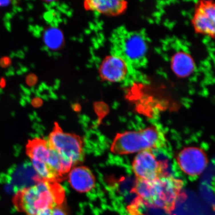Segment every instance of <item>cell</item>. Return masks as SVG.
Segmentation results:
<instances>
[{
	"label": "cell",
	"instance_id": "cell-1",
	"mask_svg": "<svg viewBox=\"0 0 215 215\" xmlns=\"http://www.w3.org/2000/svg\"><path fill=\"white\" fill-rule=\"evenodd\" d=\"M66 202L65 191L59 183L42 180L18 190L12 198L16 211L25 215H35Z\"/></svg>",
	"mask_w": 215,
	"mask_h": 215
},
{
	"label": "cell",
	"instance_id": "cell-2",
	"mask_svg": "<svg viewBox=\"0 0 215 215\" xmlns=\"http://www.w3.org/2000/svg\"><path fill=\"white\" fill-rule=\"evenodd\" d=\"M183 186L182 180L165 175L150 181L136 179L132 191L138 196L136 201L171 213L174 210Z\"/></svg>",
	"mask_w": 215,
	"mask_h": 215
},
{
	"label": "cell",
	"instance_id": "cell-3",
	"mask_svg": "<svg viewBox=\"0 0 215 215\" xmlns=\"http://www.w3.org/2000/svg\"><path fill=\"white\" fill-rule=\"evenodd\" d=\"M25 151L39 180L60 183L67 178L71 169L50 146L47 140L35 138L29 140Z\"/></svg>",
	"mask_w": 215,
	"mask_h": 215
},
{
	"label": "cell",
	"instance_id": "cell-4",
	"mask_svg": "<svg viewBox=\"0 0 215 215\" xmlns=\"http://www.w3.org/2000/svg\"><path fill=\"white\" fill-rule=\"evenodd\" d=\"M165 142L162 132L154 126H150L117 134L112 141L110 151L118 155L138 153L162 147Z\"/></svg>",
	"mask_w": 215,
	"mask_h": 215
},
{
	"label": "cell",
	"instance_id": "cell-5",
	"mask_svg": "<svg viewBox=\"0 0 215 215\" xmlns=\"http://www.w3.org/2000/svg\"><path fill=\"white\" fill-rule=\"evenodd\" d=\"M47 140L70 169L84 161L83 138L75 134L64 132L57 122L54 123Z\"/></svg>",
	"mask_w": 215,
	"mask_h": 215
},
{
	"label": "cell",
	"instance_id": "cell-6",
	"mask_svg": "<svg viewBox=\"0 0 215 215\" xmlns=\"http://www.w3.org/2000/svg\"><path fill=\"white\" fill-rule=\"evenodd\" d=\"M118 52L132 67L143 65L146 61L148 43L143 33L122 30L118 35Z\"/></svg>",
	"mask_w": 215,
	"mask_h": 215
},
{
	"label": "cell",
	"instance_id": "cell-7",
	"mask_svg": "<svg viewBox=\"0 0 215 215\" xmlns=\"http://www.w3.org/2000/svg\"><path fill=\"white\" fill-rule=\"evenodd\" d=\"M132 168L136 179L154 180L165 175L162 163L158 161L152 150L140 152L134 157Z\"/></svg>",
	"mask_w": 215,
	"mask_h": 215
},
{
	"label": "cell",
	"instance_id": "cell-8",
	"mask_svg": "<svg viewBox=\"0 0 215 215\" xmlns=\"http://www.w3.org/2000/svg\"><path fill=\"white\" fill-rule=\"evenodd\" d=\"M192 25L197 33L214 39L215 33V4L211 1H200L196 4Z\"/></svg>",
	"mask_w": 215,
	"mask_h": 215
},
{
	"label": "cell",
	"instance_id": "cell-9",
	"mask_svg": "<svg viewBox=\"0 0 215 215\" xmlns=\"http://www.w3.org/2000/svg\"><path fill=\"white\" fill-rule=\"evenodd\" d=\"M177 161L180 168L189 176H199L208 164L207 155L202 149L196 147H186L179 152Z\"/></svg>",
	"mask_w": 215,
	"mask_h": 215
},
{
	"label": "cell",
	"instance_id": "cell-10",
	"mask_svg": "<svg viewBox=\"0 0 215 215\" xmlns=\"http://www.w3.org/2000/svg\"><path fill=\"white\" fill-rule=\"evenodd\" d=\"M132 67L126 60L116 54L105 57L99 67L101 79L110 83H118L128 78Z\"/></svg>",
	"mask_w": 215,
	"mask_h": 215
},
{
	"label": "cell",
	"instance_id": "cell-11",
	"mask_svg": "<svg viewBox=\"0 0 215 215\" xmlns=\"http://www.w3.org/2000/svg\"><path fill=\"white\" fill-rule=\"evenodd\" d=\"M67 178L70 186L81 193L90 192L95 188L96 179L91 169L85 166H75L68 172Z\"/></svg>",
	"mask_w": 215,
	"mask_h": 215
},
{
	"label": "cell",
	"instance_id": "cell-12",
	"mask_svg": "<svg viewBox=\"0 0 215 215\" xmlns=\"http://www.w3.org/2000/svg\"><path fill=\"white\" fill-rule=\"evenodd\" d=\"M169 62L173 72L179 78L189 77L196 70L194 59L190 53L183 49L179 48L173 52Z\"/></svg>",
	"mask_w": 215,
	"mask_h": 215
},
{
	"label": "cell",
	"instance_id": "cell-13",
	"mask_svg": "<svg viewBox=\"0 0 215 215\" xmlns=\"http://www.w3.org/2000/svg\"><path fill=\"white\" fill-rule=\"evenodd\" d=\"M84 8L88 11L108 16H118L127 8L128 3L119 0H88L84 2Z\"/></svg>",
	"mask_w": 215,
	"mask_h": 215
},
{
	"label": "cell",
	"instance_id": "cell-14",
	"mask_svg": "<svg viewBox=\"0 0 215 215\" xmlns=\"http://www.w3.org/2000/svg\"><path fill=\"white\" fill-rule=\"evenodd\" d=\"M43 41L49 49L57 50L61 48L63 45V35L58 28L50 27L45 31Z\"/></svg>",
	"mask_w": 215,
	"mask_h": 215
},
{
	"label": "cell",
	"instance_id": "cell-15",
	"mask_svg": "<svg viewBox=\"0 0 215 215\" xmlns=\"http://www.w3.org/2000/svg\"><path fill=\"white\" fill-rule=\"evenodd\" d=\"M35 215H70L66 202L60 205L39 212Z\"/></svg>",
	"mask_w": 215,
	"mask_h": 215
},
{
	"label": "cell",
	"instance_id": "cell-16",
	"mask_svg": "<svg viewBox=\"0 0 215 215\" xmlns=\"http://www.w3.org/2000/svg\"><path fill=\"white\" fill-rule=\"evenodd\" d=\"M11 1H0V7H6L7 6L10 4Z\"/></svg>",
	"mask_w": 215,
	"mask_h": 215
}]
</instances>
